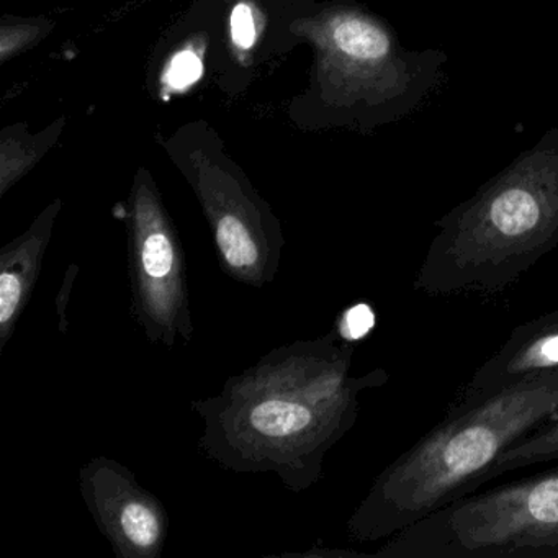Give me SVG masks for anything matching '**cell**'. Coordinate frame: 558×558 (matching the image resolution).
<instances>
[{"instance_id": "6da1fadb", "label": "cell", "mask_w": 558, "mask_h": 558, "mask_svg": "<svg viewBox=\"0 0 558 558\" xmlns=\"http://www.w3.org/2000/svg\"><path fill=\"white\" fill-rule=\"evenodd\" d=\"M355 348L339 328L272 349L194 400L204 423L198 450L234 473H272L303 493L323 476L329 450L354 427L361 395L388 381L385 368L352 374Z\"/></svg>"}, {"instance_id": "7a4b0ae2", "label": "cell", "mask_w": 558, "mask_h": 558, "mask_svg": "<svg viewBox=\"0 0 558 558\" xmlns=\"http://www.w3.org/2000/svg\"><path fill=\"white\" fill-rule=\"evenodd\" d=\"M558 413V374L531 378L446 416L385 466L348 521L355 542L390 538L430 512L478 492L508 447Z\"/></svg>"}, {"instance_id": "3957f363", "label": "cell", "mask_w": 558, "mask_h": 558, "mask_svg": "<svg viewBox=\"0 0 558 558\" xmlns=\"http://www.w3.org/2000/svg\"><path fill=\"white\" fill-rule=\"evenodd\" d=\"M413 289L496 295L558 247V125L434 223Z\"/></svg>"}, {"instance_id": "277c9868", "label": "cell", "mask_w": 558, "mask_h": 558, "mask_svg": "<svg viewBox=\"0 0 558 558\" xmlns=\"http://www.w3.org/2000/svg\"><path fill=\"white\" fill-rule=\"evenodd\" d=\"M315 54V99L331 125L372 133L416 113L446 80L449 54L410 50L388 22L341 0L290 25Z\"/></svg>"}, {"instance_id": "5b68a950", "label": "cell", "mask_w": 558, "mask_h": 558, "mask_svg": "<svg viewBox=\"0 0 558 558\" xmlns=\"http://www.w3.org/2000/svg\"><path fill=\"white\" fill-rule=\"evenodd\" d=\"M374 557L558 558V469L463 496L391 535Z\"/></svg>"}, {"instance_id": "8992f818", "label": "cell", "mask_w": 558, "mask_h": 558, "mask_svg": "<svg viewBox=\"0 0 558 558\" xmlns=\"http://www.w3.org/2000/svg\"><path fill=\"white\" fill-rule=\"evenodd\" d=\"M172 158L207 218L221 270L253 289L270 286L279 274L286 238L269 205L215 146L179 143Z\"/></svg>"}, {"instance_id": "52a82bcc", "label": "cell", "mask_w": 558, "mask_h": 558, "mask_svg": "<svg viewBox=\"0 0 558 558\" xmlns=\"http://www.w3.org/2000/svg\"><path fill=\"white\" fill-rule=\"evenodd\" d=\"M126 228L130 315L151 344L174 349L194 338L187 260L178 228L155 179L140 169L133 179Z\"/></svg>"}, {"instance_id": "ba28073f", "label": "cell", "mask_w": 558, "mask_h": 558, "mask_svg": "<svg viewBox=\"0 0 558 558\" xmlns=\"http://www.w3.org/2000/svg\"><path fill=\"white\" fill-rule=\"evenodd\" d=\"M80 493L119 558H159L169 535V515L158 496L135 473L109 457L80 470Z\"/></svg>"}, {"instance_id": "9c48e42d", "label": "cell", "mask_w": 558, "mask_h": 558, "mask_svg": "<svg viewBox=\"0 0 558 558\" xmlns=\"http://www.w3.org/2000/svg\"><path fill=\"white\" fill-rule=\"evenodd\" d=\"M550 374H558V308L515 326L508 341L476 368L449 407Z\"/></svg>"}, {"instance_id": "30bf717a", "label": "cell", "mask_w": 558, "mask_h": 558, "mask_svg": "<svg viewBox=\"0 0 558 558\" xmlns=\"http://www.w3.org/2000/svg\"><path fill=\"white\" fill-rule=\"evenodd\" d=\"M63 202H51L31 227L0 250V352L11 341L41 274Z\"/></svg>"}, {"instance_id": "8fae6325", "label": "cell", "mask_w": 558, "mask_h": 558, "mask_svg": "<svg viewBox=\"0 0 558 558\" xmlns=\"http://www.w3.org/2000/svg\"><path fill=\"white\" fill-rule=\"evenodd\" d=\"M64 120L45 132L31 133L25 123L5 126L0 133V197H4L53 148L63 133Z\"/></svg>"}, {"instance_id": "7c38bea8", "label": "cell", "mask_w": 558, "mask_h": 558, "mask_svg": "<svg viewBox=\"0 0 558 558\" xmlns=\"http://www.w3.org/2000/svg\"><path fill=\"white\" fill-rule=\"evenodd\" d=\"M555 460H558V413L508 447L488 473V482L514 470Z\"/></svg>"}, {"instance_id": "4fadbf2b", "label": "cell", "mask_w": 558, "mask_h": 558, "mask_svg": "<svg viewBox=\"0 0 558 558\" xmlns=\"http://www.w3.org/2000/svg\"><path fill=\"white\" fill-rule=\"evenodd\" d=\"M53 31L54 24L48 19L5 15L0 22V64L5 66L9 61L37 47Z\"/></svg>"}, {"instance_id": "5bb4252c", "label": "cell", "mask_w": 558, "mask_h": 558, "mask_svg": "<svg viewBox=\"0 0 558 558\" xmlns=\"http://www.w3.org/2000/svg\"><path fill=\"white\" fill-rule=\"evenodd\" d=\"M367 310L365 306H357L345 315V323L339 328L344 338H359L367 331L368 325H371V316H368Z\"/></svg>"}, {"instance_id": "9a60e30c", "label": "cell", "mask_w": 558, "mask_h": 558, "mask_svg": "<svg viewBox=\"0 0 558 558\" xmlns=\"http://www.w3.org/2000/svg\"><path fill=\"white\" fill-rule=\"evenodd\" d=\"M234 38L244 48H250L254 41V25L251 11L246 5H240L234 12Z\"/></svg>"}]
</instances>
